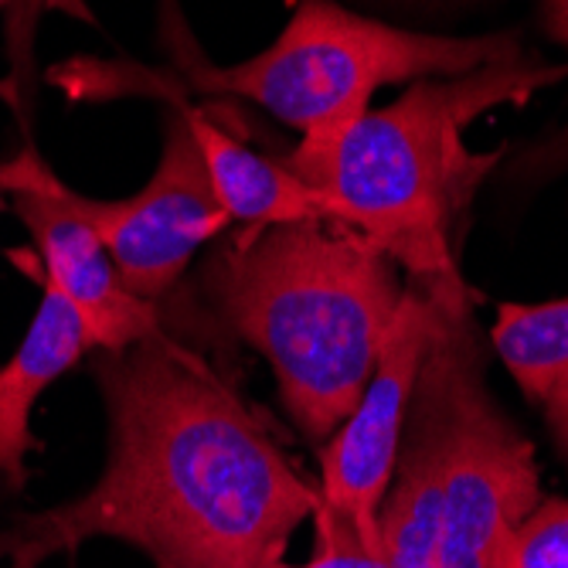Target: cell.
Returning <instances> with one entry per match:
<instances>
[{
	"label": "cell",
	"instance_id": "9",
	"mask_svg": "<svg viewBox=\"0 0 568 568\" xmlns=\"http://www.w3.org/2000/svg\"><path fill=\"white\" fill-rule=\"evenodd\" d=\"M470 317H449L412 392L395 470L378 507V538L388 568H433L443 521V487L453 443V395Z\"/></svg>",
	"mask_w": 568,
	"mask_h": 568
},
{
	"label": "cell",
	"instance_id": "8",
	"mask_svg": "<svg viewBox=\"0 0 568 568\" xmlns=\"http://www.w3.org/2000/svg\"><path fill=\"white\" fill-rule=\"evenodd\" d=\"M0 191L11 194L14 215L31 232L44 280L79 310L99 351H123L164 334L158 303L126 290L106 245L65 204L62 181L34 146L0 164Z\"/></svg>",
	"mask_w": 568,
	"mask_h": 568
},
{
	"label": "cell",
	"instance_id": "4",
	"mask_svg": "<svg viewBox=\"0 0 568 568\" xmlns=\"http://www.w3.org/2000/svg\"><path fill=\"white\" fill-rule=\"evenodd\" d=\"M521 55L518 34L446 38L392 28L344 11L334 0H300L280 38L239 65L187 59V82L212 95L255 102L300 140L331 136L368 113L382 85L456 79Z\"/></svg>",
	"mask_w": 568,
	"mask_h": 568
},
{
	"label": "cell",
	"instance_id": "3",
	"mask_svg": "<svg viewBox=\"0 0 568 568\" xmlns=\"http://www.w3.org/2000/svg\"><path fill=\"white\" fill-rule=\"evenodd\" d=\"M229 327L276 375L306 439H331L365 392L398 314V266L334 219L252 225L204 273Z\"/></svg>",
	"mask_w": 568,
	"mask_h": 568
},
{
	"label": "cell",
	"instance_id": "14",
	"mask_svg": "<svg viewBox=\"0 0 568 568\" xmlns=\"http://www.w3.org/2000/svg\"><path fill=\"white\" fill-rule=\"evenodd\" d=\"M541 21H545V31L568 51V0H545ZM561 171H568V123L548 140H538L535 146L518 153L510 164V178L518 184H541V181L558 178Z\"/></svg>",
	"mask_w": 568,
	"mask_h": 568
},
{
	"label": "cell",
	"instance_id": "1",
	"mask_svg": "<svg viewBox=\"0 0 568 568\" xmlns=\"http://www.w3.org/2000/svg\"><path fill=\"white\" fill-rule=\"evenodd\" d=\"M92 378L110 419L99 480L75 500L0 528V558H44L110 538L158 568H270L314 518L306 487L266 426L201 357L158 334L102 351Z\"/></svg>",
	"mask_w": 568,
	"mask_h": 568
},
{
	"label": "cell",
	"instance_id": "19",
	"mask_svg": "<svg viewBox=\"0 0 568 568\" xmlns=\"http://www.w3.org/2000/svg\"><path fill=\"white\" fill-rule=\"evenodd\" d=\"M11 568H24V565H11Z\"/></svg>",
	"mask_w": 568,
	"mask_h": 568
},
{
	"label": "cell",
	"instance_id": "13",
	"mask_svg": "<svg viewBox=\"0 0 568 568\" xmlns=\"http://www.w3.org/2000/svg\"><path fill=\"white\" fill-rule=\"evenodd\" d=\"M504 568H568V500L541 497L514 535Z\"/></svg>",
	"mask_w": 568,
	"mask_h": 568
},
{
	"label": "cell",
	"instance_id": "15",
	"mask_svg": "<svg viewBox=\"0 0 568 568\" xmlns=\"http://www.w3.org/2000/svg\"><path fill=\"white\" fill-rule=\"evenodd\" d=\"M314 521H317L314 558H310L306 565L276 561L270 568H388V561L378 551H372L351 528L337 525L334 518H327V514H321V510H314Z\"/></svg>",
	"mask_w": 568,
	"mask_h": 568
},
{
	"label": "cell",
	"instance_id": "10",
	"mask_svg": "<svg viewBox=\"0 0 568 568\" xmlns=\"http://www.w3.org/2000/svg\"><path fill=\"white\" fill-rule=\"evenodd\" d=\"M41 303L31 327L11 361L0 368V477L11 487L28 480V453L38 449L31 436V412L48 385L95 347L79 310L41 276Z\"/></svg>",
	"mask_w": 568,
	"mask_h": 568
},
{
	"label": "cell",
	"instance_id": "12",
	"mask_svg": "<svg viewBox=\"0 0 568 568\" xmlns=\"http://www.w3.org/2000/svg\"><path fill=\"white\" fill-rule=\"evenodd\" d=\"M490 344L525 395L548 402L568 382V296L500 303Z\"/></svg>",
	"mask_w": 568,
	"mask_h": 568
},
{
	"label": "cell",
	"instance_id": "18",
	"mask_svg": "<svg viewBox=\"0 0 568 568\" xmlns=\"http://www.w3.org/2000/svg\"><path fill=\"white\" fill-rule=\"evenodd\" d=\"M55 4H69L72 11H79V4H75V0H55Z\"/></svg>",
	"mask_w": 568,
	"mask_h": 568
},
{
	"label": "cell",
	"instance_id": "17",
	"mask_svg": "<svg viewBox=\"0 0 568 568\" xmlns=\"http://www.w3.org/2000/svg\"><path fill=\"white\" fill-rule=\"evenodd\" d=\"M14 4V0H0V11H4V8H11ZM0 95H8L11 99V89L4 85V82H0Z\"/></svg>",
	"mask_w": 568,
	"mask_h": 568
},
{
	"label": "cell",
	"instance_id": "16",
	"mask_svg": "<svg viewBox=\"0 0 568 568\" xmlns=\"http://www.w3.org/2000/svg\"><path fill=\"white\" fill-rule=\"evenodd\" d=\"M545 412H548V426L555 433V443L568 459V382L545 402Z\"/></svg>",
	"mask_w": 568,
	"mask_h": 568
},
{
	"label": "cell",
	"instance_id": "7",
	"mask_svg": "<svg viewBox=\"0 0 568 568\" xmlns=\"http://www.w3.org/2000/svg\"><path fill=\"white\" fill-rule=\"evenodd\" d=\"M449 317H470V314H446L423 286L416 283L405 286L398 314L382 341L378 365L365 392H361L354 412L327 439L321 459L324 467H321V490L314 510L351 528L378 555H382L378 507L395 470L405 412L426 357Z\"/></svg>",
	"mask_w": 568,
	"mask_h": 568
},
{
	"label": "cell",
	"instance_id": "6",
	"mask_svg": "<svg viewBox=\"0 0 568 568\" xmlns=\"http://www.w3.org/2000/svg\"><path fill=\"white\" fill-rule=\"evenodd\" d=\"M62 197L106 245L126 290L150 303L171 293L197 248L232 222L204 168L187 102L178 99L171 102L158 171L136 194L95 201L62 184Z\"/></svg>",
	"mask_w": 568,
	"mask_h": 568
},
{
	"label": "cell",
	"instance_id": "5",
	"mask_svg": "<svg viewBox=\"0 0 568 568\" xmlns=\"http://www.w3.org/2000/svg\"><path fill=\"white\" fill-rule=\"evenodd\" d=\"M538 504L535 446L490 398L480 354L467 337L456 365L453 443L433 568H504L514 535Z\"/></svg>",
	"mask_w": 568,
	"mask_h": 568
},
{
	"label": "cell",
	"instance_id": "2",
	"mask_svg": "<svg viewBox=\"0 0 568 568\" xmlns=\"http://www.w3.org/2000/svg\"><path fill=\"white\" fill-rule=\"evenodd\" d=\"M565 75V65L518 55L456 79L412 82L392 106L300 140L283 164L317 191L324 219L365 235L446 314H470V286L456 263L459 225L500 153L470 150L463 133Z\"/></svg>",
	"mask_w": 568,
	"mask_h": 568
},
{
	"label": "cell",
	"instance_id": "20",
	"mask_svg": "<svg viewBox=\"0 0 568 568\" xmlns=\"http://www.w3.org/2000/svg\"><path fill=\"white\" fill-rule=\"evenodd\" d=\"M0 209H4V204H0Z\"/></svg>",
	"mask_w": 568,
	"mask_h": 568
},
{
	"label": "cell",
	"instance_id": "11",
	"mask_svg": "<svg viewBox=\"0 0 568 568\" xmlns=\"http://www.w3.org/2000/svg\"><path fill=\"white\" fill-rule=\"evenodd\" d=\"M191 126L197 146L204 153L212 187L222 201V209L232 222L252 225H280V222H303L324 219V204L314 187H306L283 161L263 158L242 140H235L225 126L191 110Z\"/></svg>",
	"mask_w": 568,
	"mask_h": 568
}]
</instances>
